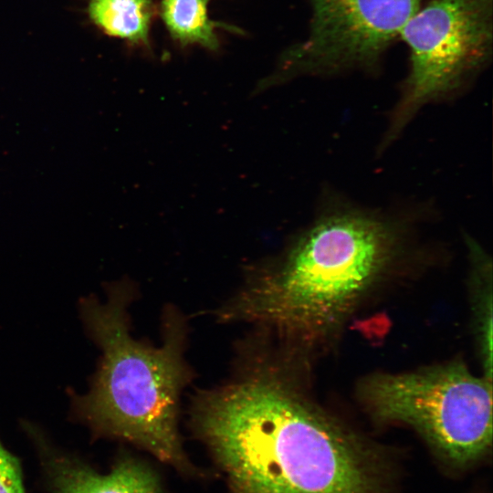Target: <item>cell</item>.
Listing matches in <instances>:
<instances>
[{
    "label": "cell",
    "instance_id": "10",
    "mask_svg": "<svg viewBox=\"0 0 493 493\" xmlns=\"http://www.w3.org/2000/svg\"><path fill=\"white\" fill-rule=\"evenodd\" d=\"M0 493H26L19 461L1 442Z\"/></svg>",
    "mask_w": 493,
    "mask_h": 493
},
{
    "label": "cell",
    "instance_id": "7",
    "mask_svg": "<svg viewBox=\"0 0 493 493\" xmlns=\"http://www.w3.org/2000/svg\"><path fill=\"white\" fill-rule=\"evenodd\" d=\"M37 438L42 466L53 493H160L157 476L140 461L124 458L109 473L100 474Z\"/></svg>",
    "mask_w": 493,
    "mask_h": 493
},
{
    "label": "cell",
    "instance_id": "4",
    "mask_svg": "<svg viewBox=\"0 0 493 493\" xmlns=\"http://www.w3.org/2000/svg\"><path fill=\"white\" fill-rule=\"evenodd\" d=\"M362 395L377 418L410 425L455 464L471 463L491 446V380L463 364L376 374Z\"/></svg>",
    "mask_w": 493,
    "mask_h": 493
},
{
    "label": "cell",
    "instance_id": "3",
    "mask_svg": "<svg viewBox=\"0 0 493 493\" xmlns=\"http://www.w3.org/2000/svg\"><path fill=\"white\" fill-rule=\"evenodd\" d=\"M129 300L122 287L112 288L105 302L82 300L81 314L102 357L89 392L76 403L78 414L98 435L133 443L185 470L177 426L180 395L191 375L184 359L185 327L171 311L161 346L136 341Z\"/></svg>",
    "mask_w": 493,
    "mask_h": 493
},
{
    "label": "cell",
    "instance_id": "8",
    "mask_svg": "<svg viewBox=\"0 0 493 493\" xmlns=\"http://www.w3.org/2000/svg\"><path fill=\"white\" fill-rule=\"evenodd\" d=\"M87 14L90 22L109 37L135 45L149 44L152 0H89Z\"/></svg>",
    "mask_w": 493,
    "mask_h": 493
},
{
    "label": "cell",
    "instance_id": "1",
    "mask_svg": "<svg viewBox=\"0 0 493 493\" xmlns=\"http://www.w3.org/2000/svg\"><path fill=\"white\" fill-rule=\"evenodd\" d=\"M192 409L237 493H376L362 446L267 354L198 393Z\"/></svg>",
    "mask_w": 493,
    "mask_h": 493
},
{
    "label": "cell",
    "instance_id": "9",
    "mask_svg": "<svg viewBox=\"0 0 493 493\" xmlns=\"http://www.w3.org/2000/svg\"><path fill=\"white\" fill-rule=\"evenodd\" d=\"M211 0H162L161 15L171 37L184 46L197 45L216 50L217 23L208 16Z\"/></svg>",
    "mask_w": 493,
    "mask_h": 493
},
{
    "label": "cell",
    "instance_id": "2",
    "mask_svg": "<svg viewBox=\"0 0 493 493\" xmlns=\"http://www.w3.org/2000/svg\"><path fill=\"white\" fill-rule=\"evenodd\" d=\"M411 227L353 205L325 211L278 269L249 282L219 311L293 340L310 341L338 325L405 256Z\"/></svg>",
    "mask_w": 493,
    "mask_h": 493
},
{
    "label": "cell",
    "instance_id": "6",
    "mask_svg": "<svg viewBox=\"0 0 493 493\" xmlns=\"http://www.w3.org/2000/svg\"><path fill=\"white\" fill-rule=\"evenodd\" d=\"M421 0H310L307 37L284 57L288 76L376 71Z\"/></svg>",
    "mask_w": 493,
    "mask_h": 493
},
{
    "label": "cell",
    "instance_id": "5",
    "mask_svg": "<svg viewBox=\"0 0 493 493\" xmlns=\"http://www.w3.org/2000/svg\"><path fill=\"white\" fill-rule=\"evenodd\" d=\"M400 38L410 68L382 139L391 145L425 105L462 89L491 59L493 0H430L412 16Z\"/></svg>",
    "mask_w": 493,
    "mask_h": 493
}]
</instances>
